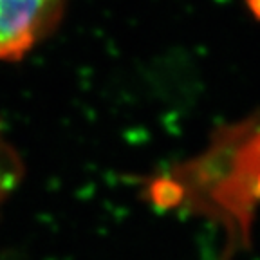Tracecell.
<instances>
[{
    "label": "cell",
    "mask_w": 260,
    "mask_h": 260,
    "mask_svg": "<svg viewBox=\"0 0 260 260\" xmlns=\"http://www.w3.org/2000/svg\"><path fill=\"white\" fill-rule=\"evenodd\" d=\"M170 175L183 188V204L226 228L230 251L244 248L258 197L260 116L220 128L201 157Z\"/></svg>",
    "instance_id": "cell-1"
},
{
    "label": "cell",
    "mask_w": 260,
    "mask_h": 260,
    "mask_svg": "<svg viewBox=\"0 0 260 260\" xmlns=\"http://www.w3.org/2000/svg\"><path fill=\"white\" fill-rule=\"evenodd\" d=\"M61 13V0H0V60H20L47 37Z\"/></svg>",
    "instance_id": "cell-2"
},
{
    "label": "cell",
    "mask_w": 260,
    "mask_h": 260,
    "mask_svg": "<svg viewBox=\"0 0 260 260\" xmlns=\"http://www.w3.org/2000/svg\"><path fill=\"white\" fill-rule=\"evenodd\" d=\"M148 193L152 203L159 208H175L184 203L183 188L172 175L155 177L148 186Z\"/></svg>",
    "instance_id": "cell-3"
},
{
    "label": "cell",
    "mask_w": 260,
    "mask_h": 260,
    "mask_svg": "<svg viewBox=\"0 0 260 260\" xmlns=\"http://www.w3.org/2000/svg\"><path fill=\"white\" fill-rule=\"evenodd\" d=\"M258 197H260V181H258Z\"/></svg>",
    "instance_id": "cell-4"
}]
</instances>
